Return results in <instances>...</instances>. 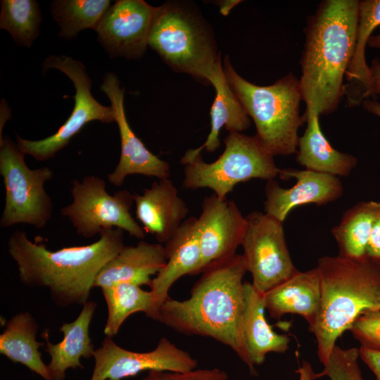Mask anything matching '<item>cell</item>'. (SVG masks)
Masks as SVG:
<instances>
[{
  "mask_svg": "<svg viewBox=\"0 0 380 380\" xmlns=\"http://www.w3.org/2000/svg\"><path fill=\"white\" fill-rule=\"evenodd\" d=\"M125 246L123 230H103L96 241L56 251L31 241L15 230L7 241L8 253L15 262L20 281L30 288H46L59 307L83 305L89 299L101 268Z\"/></svg>",
  "mask_w": 380,
  "mask_h": 380,
  "instance_id": "obj_1",
  "label": "cell"
},
{
  "mask_svg": "<svg viewBox=\"0 0 380 380\" xmlns=\"http://www.w3.org/2000/svg\"><path fill=\"white\" fill-rule=\"evenodd\" d=\"M246 272L243 255L236 253L208 265L191 288L190 297L167 299L156 321L181 334L212 338L243 360V278Z\"/></svg>",
  "mask_w": 380,
  "mask_h": 380,
  "instance_id": "obj_2",
  "label": "cell"
},
{
  "mask_svg": "<svg viewBox=\"0 0 380 380\" xmlns=\"http://www.w3.org/2000/svg\"><path fill=\"white\" fill-rule=\"evenodd\" d=\"M357 0H326L308 21L299 80L306 110L334 112L344 95L343 78L354 52Z\"/></svg>",
  "mask_w": 380,
  "mask_h": 380,
  "instance_id": "obj_3",
  "label": "cell"
},
{
  "mask_svg": "<svg viewBox=\"0 0 380 380\" xmlns=\"http://www.w3.org/2000/svg\"><path fill=\"white\" fill-rule=\"evenodd\" d=\"M321 301L315 324L310 329L317 340L323 365L337 339L365 312L380 310V260L324 256L316 267Z\"/></svg>",
  "mask_w": 380,
  "mask_h": 380,
  "instance_id": "obj_4",
  "label": "cell"
},
{
  "mask_svg": "<svg viewBox=\"0 0 380 380\" xmlns=\"http://www.w3.org/2000/svg\"><path fill=\"white\" fill-rule=\"evenodd\" d=\"M222 68L230 87L253 120L255 136L265 148L273 156L297 152L298 129L305 122L300 115L303 99L299 80L289 72L271 85H256L236 72L227 56Z\"/></svg>",
  "mask_w": 380,
  "mask_h": 380,
  "instance_id": "obj_5",
  "label": "cell"
},
{
  "mask_svg": "<svg viewBox=\"0 0 380 380\" xmlns=\"http://www.w3.org/2000/svg\"><path fill=\"white\" fill-rule=\"evenodd\" d=\"M148 44L173 70L207 85L222 61L210 25L198 8L186 1L158 6Z\"/></svg>",
  "mask_w": 380,
  "mask_h": 380,
  "instance_id": "obj_6",
  "label": "cell"
},
{
  "mask_svg": "<svg viewBox=\"0 0 380 380\" xmlns=\"http://www.w3.org/2000/svg\"><path fill=\"white\" fill-rule=\"evenodd\" d=\"M225 148L219 158L205 163L200 153L188 150L181 158L184 165L182 185L186 189L209 188L220 198H226L234 187L252 179H274L281 169L273 156L255 136L229 132L224 139Z\"/></svg>",
  "mask_w": 380,
  "mask_h": 380,
  "instance_id": "obj_7",
  "label": "cell"
},
{
  "mask_svg": "<svg viewBox=\"0 0 380 380\" xmlns=\"http://www.w3.org/2000/svg\"><path fill=\"white\" fill-rule=\"evenodd\" d=\"M25 156L8 137L0 141V175L6 191L0 219L3 228L25 224L41 229L52 215L53 202L44 185L53 172L46 166L30 169Z\"/></svg>",
  "mask_w": 380,
  "mask_h": 380,
  "instance_id": "obj_8",
  "label": "cell"
},
{
  "mask_svg": "<svg viewBox=\"0 0 380 380\" xmlns=\"http://www.w3.org/2000/svg\"><path fill=\"white\" fill-rule=\"evenodd\" d=\"M70 193L72 201L61 209V214L78 235L90 239L104 229L119 228L140 240L146 236L131 214L134 195L128 190L110 194L101 177L88 175L82 180L73 179Z\"/></svg>",
  "mask_w": 380,
  "mask_h": 380,
  "instance_id": "obj_9",
  "label": "cell"
},
{
  "mask_svg": "<svg viewBox=\"0 0 380 380\" xmlns=\"http://www.w3.org/2000/svg\"><path fill=\"white\" fill-rule=\"evenodd\" d=\"M50 68L59 70L72 82L75 105L71 115L53 134L40 140L25 139L16 134L19 149L38 161L53 158L87 123L94 120L115 122L111 106L101 105L91 95V80L80 61L68 56L51 55L42 63L43 74Z\"/></svg>",
  "mask_w": 380,
  "mask_h": 380,
  "instance_id": "obj_10",
  "label": "cell"
},
{
  "mask_svg": "<svg viewBox=\"0 0 380 380\" xmlns=\"http://www.w3.org/2000/svg\"><path fill=\"white\" fill-rule=\"evenodd\" d=\"M246 218L242 255L247 272L252 275L251 284L265 293L299 271L291 260L282 222L259 211Z\"/></svg>",
  "mask_w": 380,
  "mask_h": 380,
  "instance_id": "obj_11",
  "label": "cell"
},
{
  "mask_svg": "<svg viewBox=\"0 0 380 380\" xmlns=\"http://www.w3.org/2000/svg\"><path fill=\"white\" fill-rule=\"evenodd\" d=\"M93 357L95 365L90 380H122L144 371L187 372L198 365L189 353L165 337L153 350L140 353L126 350L106 336Z\"/></svg>",
  "mask_w": 380,
  "mask_h": 380,
  "instance_id": "obj_12",
  "label": "cell"
},
{
  "mask_svg": "<svg viewBox=\"0 0 380 380\" xmlns=\"http://www.w3.org/2000/svg\"><path fill=\"white\" fill-rule=\"evenodd\" d=\"M157 9L144 0L116 1L95 30L98 40L111 58L139 59L148 46Z\"/></svg>",
  "mask_w": 380,
  "mask_h": 380,
  "instance_id": "obj_13",
  "label": "cell"
},
{
  "mask_svg": "<svg viewBox=\"0 0 380 380\" xmlns=\"http://www.w3.org/2000/svg\"><path fill=\"white\" fill-rule=\"evenodd\" d=\"M201 213L196 219V229L201 248L200 274L208 265L236 254L246 227L243 217L233 201L213 194L205 197Z\"/></svg>",
  "mask_w": 380,
  "mask_h": 380,
  "instance_id": "obj_14",
  "label": "cell"
},
{
  "mask_svg": "<svg viewBox=\"0 0 380 380\" xmlns=\"http://www.w3.org/2000/svg\"><path fill=\"white\" fill-rule=\"evenodd\" d=\"M100 89L109 99L120 137L119 162L115 170L108 174V181L115 186H120L130 175H142L158 179L169 178V163L152 153L130 127L124 108L125 89L120 87L117 75L106 73Z\"/></svg>",
  "mask_w": 380,
  "mask_h": 380,
  "instance_id": "obj_15",
  "label": "cell"
},
{
  "mask_svg": "<svg viewBox=\"0 0 380 380\" xmlns=\"http://www.w3.org/2000/svg\"><path fill=\"white\" fill-rule=\"evenodd\" d=\"M279 176L281 179H296L289 189L281 187L275 179L267 181L265 188V213L282 223L296 207L308 203L324 205L343 194L341 181L332 175L307 169H284Z\"/></svg>",
  "mask_w": 380,
  "mask_h": 380,
  "instance_id": "obj_16",
  "label": "cell"
},
{
  "mask_svg": "<svg viewBox=\"0 0 380 380\" xmlns=\"http://www.w3.org/2000/svg\"><path fill=\"white\" fill-rule=\"evenodd\" d=\"M137 219L146 233L166 243L186 220L189 209L169 178L154 181L142 194L134 195Z\"/></svg>",
  "mask_w": 380,
  "mask_h": 380,
  "instance_id": "obj_17",
  "label": "cell"
},
{
  "mask_svg": "<svg viewBox=\"0 0 380 380\" xmlns=\"http://www.w3.org/2000/svg\"><path fill=\"white\" fill-rule=\"evenodd\" d=\"M243 287L245 309L241 327L242 361L254 374L255 366L262 364L267 353L286 352L290 338L287 335L275 332L268 324L265 315L264 293L249 282H244Z\"/></svg>",
  "mask_w": 380,
  "mask_h": 380,
  "instance_id": "obj_18",
  "label": "cell"
},
{
  "mask_svg": "<svg viewBox=\"0 0 380 380\" xmlns=\"http://www.w3.org/2000/svg\"><path fill=\"white\" fill-rule=\"evenodd\" d=\"M165 248L160 243L141 240L136 246H125L98 273L94 287L101 289L119 282L150 286L153 278L165 265Z\"/></svg>",
  "mask_w": 380,
  "mask_h": 380,
  "instance_id": "obj_19",
  "label": "cell"
},
{
  "mask_svg": "<svg viewBox=\"0 0 380 380\" xmlns=\"http://www.w3.org/2000/svg\"><path fill=\"white\" fill-rule=\"evenodd\" d=\"M196 217L186 218L164 246L166 264L150 285L158 310L170 298L169 290L182 277L196 275L201 258Z\"/></svg>",
  "mask_w": 380,
  "mask_h": 380,
  "instance_id": "obj_20",
  "label": "cell"
},
{
  "mask_svg": "<svg viewBox=\"0 0 380 380\" xmlns=\"http://www.w3.org/2000/svg\"><path fill=\"white\" fill-rule=\"evenodd\" d=\"M96 308L95 302L88 300L74 321L63 323L60 328L63 338L58 343H52L49 338V332H44L45 351L51 357L47 367L51 380H63L69 368L83 369L81 358L93 356L96 349L89 336V327Z\"/></svg>",
  "mask_w": 380,
  "mask_h": 380,
  "instance_id": "obj_21",
  "label": "cell"
},
{
  "mask_svg": "<svg viewBox=\"0 0 380 380\" xmlns=\"http://www.w3.org/2000/svg\"><path fill=\"white\" fill-rule=\"evenodd\" d=\"M265 308L270 317L280 319L286 314L303 317L313 327L321 301V285L317 267L298 272L293 277L264 293Z\"/></svg>",
  "mask_w": 380,
  "mask_h": 380,
  "instance_id": "obj_22",
  "label": "cell"
},
{
  "mask_svg": "<svg viewBox=\"0 0 380 380\" xmlns=\"http://www.w3.org/2000/svg\"><path fill=\"white\" fill-rule=\"evenodd\" d=\"M379 25L380 0L359 1L355 45L344 85V95L349 106H357L364 99L373 96L370 69L365 61V49L372 32Z\"/></svg>",
  "mask_w": 380,
  "mask_h": 380,
  "instance_id": "obj_23",
  "label": "cell"
},
{
  "mask_svg": "<svg viewBox=\"0 0 380 380\" xmlns=\"http://www.w3.org/2000/svg\"><path fill=\"white\" fill-rule=\"evenodd\" d=\"M319 114L306 110L303 115L307 127L299 138L296 160L307 170L334 176H346L357 164L350 154L334 148L324 137L319 122Z\"/></svg>",
  "mask_w": 380,
  "mask_h": 380,
  "instance_id": "obj_24",
  "label": "cell"
},
{
  "mask_svg": "<svg viewBox=\"0 0 380 380\" xmlns=\"http://www.w3.org/2000/svg\"><path fill=\"white\" fill-rule=\"evenodd\" d=\"M209 82L215 89V97L210 108V131L201 146L190 149L194 153H200L203 150L213 152L218 148L220 146V132L223 127L229 132H241L251 125L248 115L227 82L222 61L210 77Z\"/></svg>",
  "mask_w": 380,
  "mask_h": 380,
  "instance_id": "obj_25",
  "label": "cell"
},
{
  "mask_svg": "<svg viewBox=\"0 0 380 380\" xmlns=\"http://www.w3.org/2000/svg\"><path fill=\"white\" fill-rule=\"evenodd\" d=\"M39 324L33 316L20 312L7 322L0 335V353L14 362H19L45 380H51L47 365L39 351L42 342L37 341Z\"/></svg>",
  "mask_w": 380,
  "mask_h": 380,
  "instance_id": "obj_26",
  "label": "cell"
},
{
  "mask_svg": "<svg viewBox=\"0 0 380 380\" xmlns=\"http://www.w3.org/2000/svg\"><path fill=\"white\" fill-rule=\"evenodd\" d=\"M108 308V317L103 329L106 336L118 334L123 322L131 315L142 312L154 320L158 315V308L153 292L145 291L141 286L119 282L101 289Z\"/></svg>",
  "mask_w": 380,
  "mask_h": 380,
  "instance_id": "obj_27",
  "label": "cell"
},
{
  "mask_svg": "<svg viewBox=\"0 0 380 380\" xmlns=\"http://www.w3.org/2000/svg\"><path fill=\"white\" fill-rule=\"evenodd\" d=\"M379 213L380 202L372 201L359 203L345 213L331 230L339 255L354 259L366 257L372 227Z\"/></svg>",
  "mask_w": 380,
  "mask_h": 380,
  "instance_id": "obj_28",
  "label": "cell"
},
{
  "mask_svg": "<svg viewBox=\"0 0 380 380\" xmlns=\"http://www.w3.org/2000/svg\"><path fill=\"white\" fill-rule=\"evenodd\" d=\"M110 6L109 0H56L51 12L58 25L59 37L70 39L84 29L96 30Z\"/></svg>",
  "mask_w": 380,
  "mask_h": 380,
  "instance_id": "obj_29",
  "label": "cell"
},
{
  "mask_svg": "<svg viewBox=\"0 0 380 380\" xmlns=\"http://www.w3.org/2000/svg\"><path fill=\"white\" fill-rule=\"evenodd\" d=\"M42 22L39 3L34 0H1L0 27L19 45L30 47L39 34Z\"/></svg>",
  "mask_w": 380,
  "mask_h": 380,
  "instance_id": "obj_30",
  "label": "cell"
},
{
  "mask_svg": "<svg viewBox=\"0 0 380 380\" xmlns=\"http://www.w3.org/2000/svg\"><path fill=\"white\" fill-rule=\"evenodd\" d=\"M359 348H342L336 345L324 369L318 377L327 376L330 380H365L358 365Z\"/></svg>",
  "mask_w": 380,
  "mask_h": 380,
  "instance_id": "obj_31",
  "label": "cell"
},
{
  "mask_svg": "<svg viewBox=\"0 0 380 380\" xmlns=\"http://www.w3.org/2000/svg\"><path fill=\"white\" fill-rule=\"evenodd\" d=\"M349 330L361 346L380 351V310L364 312Z\"/></svg>",
  "mask_w": 380,
  "mask_h": 380,
  "instance_id": "obj_32",
  "label": "cell"
},
{
  "mask_svg": "<svg viewBox=\"0 0 380 380\" xmlns=\"http://www.w3.org/2000/svg\"><path fill=\"white\" fill-rule=\"evenodd\" d=\"M227 374L218 368L198 369L187 372L149 371L141 380H228Z\"/></svg>",
  "mask_w": 380,
  "mask_h": 380,
  "instance_id": "obj_33",
  "label": "cell"
},
{
  "mask_svg": "<svg viewBox=\"0 0 380 380\" xmlns=\"http://www.w3.org/2000/svg\"><path fill=\"white\" fill-rule=\"evenodd\" d=\"M366 257L380 260V213L374 221L367 246Z\"/></svg>",
  "mask_w": 380,
  "mask_h": 380,
  "instance_id": "obj_34",
  "label": "cell"
},
{
  "mask_svg": "<svg viewBox=\"0 0 380 380\" xmlns=\"http://www.w3.org/2000/svg\"><path fill=\"white\" fill-rule=\"evenodd\" d=\"M359 353L362 360L375 375L376 379L380 380V351L360 346Z\"/></svg>",
  "mask_w": 380,
  "mask_h": 380,
  "instance_id": "obj_35",
  "label": "cell"
},
{
  "mask_svg": "<svg viewBox=\"0 0 380 380\" xmlns=\"http://www.w3.org/2000/svg\"><path fill=\"white\" fill-rule=\"evenodd\" d=\"M372 80V89L374 94L380 95V63L375 58L369 67Z\"/></svg>",
  "mask_w": 380,
  "mask_h": 380,
  "instance_id": "obj_36",
  "label": "cell"
},
{
  "mask_svg": "<svg viewBox=\"0 0 380 380\" xmlns=\"http://www.w3.org/2000/svg\"><path fill=\"white\" fill-rule=\"evenodd\" d=\"M296 372L299 374V380H316L319 378L317 374L313 371L310 363L307 361H303Z\"/></svg>",
  "mask_w": 380,
  "mask_h": 380,
  "instance_id": "obj_37",
  "label": "cell"
},
{
  "mask_svg": "<svg viewBox=\"0 0 380 380\" xmlns=\"http://www.w3.org/2000/svg\"><path fill=\"white\" fill-rule=\"evenodd\" d=\"M240 2L241 1L236 0H224L217 1V4L220 6V11L221 14L223 15H227L229 14L230 11Z\"/></svg>",
  "mask_w": 380,
  "mask_h": 380,
  "instance_id": "obj_38",
  "label": "cell"
},
{
  "mask_svg": "<svg viewBox=\"0 0 380 380\" xmlns=\"http://www.w3.org/2000/svg\"><path fill=\"white\" fill-rule=\"evenodd\" d=\"M365 109L380 117V103L374 101H365L363 102Z\"/></svg>",
  "mask_w": 380,
  "mask_h": 380,
  "instance_id": "obj_39",
  "label": "cell"
},
{
  "mask_svg": "<svg viewBox=\"0 0 380 380\" xmlns=\"http://www.w3.org/2000/svg\"><path fill=\"white\" fill-rule=\"evenodd\" d=\"M368 44L374 48H380V34L371 36Z\"/></svg>",
  "mask_w": 380,
  "mask_h": 380,
  "instance_id": "obj_40",
  "label": "cell"
}]
</instances>
